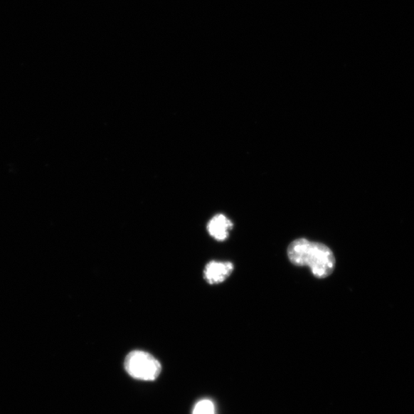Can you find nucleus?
Instances as JSON below:
<instances>
[{
  "mask_svg": "<svg viewBox=\"0 0 414 414\" xmlns=\"http://www.w3.org/2000/svg\"><path fill=\"white\" fill-rule=\"evenodd\" d=\"M302 266H309L315 277L327 278L334 270V255L327 245L309 241L303 256Z\"/></svg>",
  "mask_w": 414,
  "mask_h": 414,
  "instance_id": "f257e3e1",
  "label": "nucleus"
},
{
  "mask_svg": "<svg viewBox=\"0 0 414 414\" xmlns=\"http://www.w3.org/2000/svg\"><path fill=\"white\" fill-rule=\"evenodd\" d=\"M124 368L129 376L142 381H154L159 377L161 364L151 354L133 351L124 360Z\"/></svg>",
  "mask_w": 414,
  "mask_h": 414,
  "instance_id": "f03ea898",
  "label": "nucleus"
},
{
  "mask_svg": "<svg viewBox=\"0 0 414 414\" xmlns=\"http://www.w3.org/2000/svg\"><path fill=\"white\" fill-rule=\"evenodd\" d=\"M233 265L230 262L212 261L204 270L205 280L210 284H218L229 277L233 271Z\"/></svg>",
  "mask_w": 414,
  "mask_h": 414,
  "instance_id": "7ed1b4c3",
  "label": "nucleus"
},
{
  "mask_svg": "<svg viewBox=\"0 0 414 414\" xmlns=\"http://www.w3.org/2000/svg\"><path fill=\"white\" fill-rule=\"evenodd\" d=\"M232 228V222L222 214L215 216L207 226L210 235L219 241L228 239Z\"/></svg>",
  "mask_w": 414,
  "mask_h": 414,
  "instance_id": "20e7f679",
  "label": "nucleus"
},
{
  "mask_svg": "<svg viewBox=\"0 0 414 414\" xmlns=\"http://www.w3.org/2000/svg\"><path fill=\"white\" fill-rule=\"evenodd\" d=\"M193 414H215L214 403L208 399L201 400L196 403Z\"/></svg>",
  "mask_w": 414,
  "mask_h": 414,
  "instance_id": "39448f33",
  "label": "nucleus"
}]
</instances>
